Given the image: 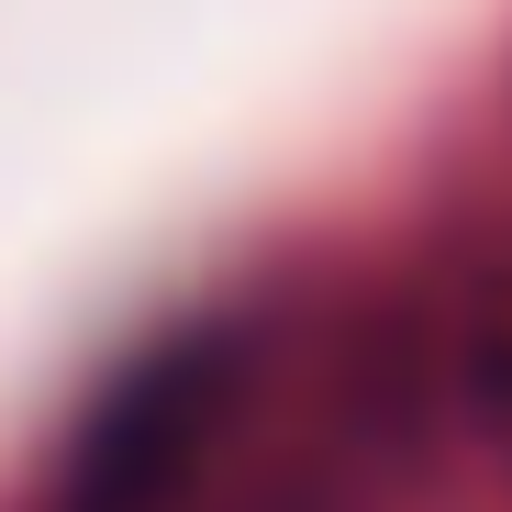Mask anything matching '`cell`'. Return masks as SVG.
<instances>
[{
    "label": "cell",
    "mask_w": 512,
    "mask_h": 512,
    "mask_svg": "<svg viewBox=\"0 0 512 512\" xmlns=\"http://www.w3.org/2000/svg\"><path fill=\"white\" fill-rule=\"evenodd\" d=\"M234 412V346L201 323L179 346H145L78 423V446L56 468V512H167L179 479L212 457Z\"/></svg>",
    "instance_id": "1"
}]
</instances>
